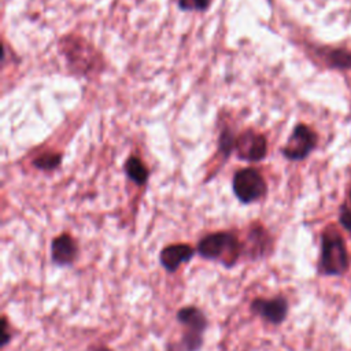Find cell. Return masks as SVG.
Listing matches in <instances>:
<instances>
[{"mask_svg": "<svg viewBox=\"0 0 351 351\" xmlns=\"http://www.w3.org/2000/svg\"><path fill=\"white\" fill-rule=\"evenodd\" d=\"M196 252L204 259L232 267L243 254V244L232 232H214L199 240Z\"/></svg>", "mask_w": 351, "mask_h": 351, "instance_id": "cell-1", "label": "cell"}, {"mask_svg": "<svg viewBox=\"0 0 351 351\" xmlns=\"http://www.w3.org/2000/svg\"><path fill=\"white\" fill-rule=\"evenodd\" d=\"M177 321L184 326L178 343L167 347L166 351H199L203 346V335L208 326L207 317L196 306H184L177 311Z\"/></svg>", "mask_w": 351, "mask_h": 351, "instance_id": "cell-2", "label": "cell"}, {"mask_svg": "<svg viewBox=\"0 0 351 351\" xmlns=\"http://www.w3.org/2000/svg\"><path fill=\"white\" fill-rule=\"evenodd\" d=\"M350 256L341 234L328 228L321 237L319 271L326 276H340L348 270Z\"/></svg>", "mask_w": 351, "mask_h": 351, "instance_id": "cell-3", "label": "cell"}, {"mask_svg": "<svg viewBox=\"0 0 351 351\" xmlns=\"http://www.w3.org/2000/svg\"><path fill=\"white\" fill-rule=\"evenodd\" d=\"M232 186L236 197L244 204L259 200L267 191L262 174L252 167L239 170L233 177Z\"/></svg>", "mask_w": 351, "mask_h": 351, "instance_id": "cell-4", "label": "cell"}, {"mask_svg": "<svg viewBox=\"0 0 351 351\" xmlns=\"http://www.w3.org/2000/svg\"><path fill=\"white\" fill-rule=\"evenodd\" d=\"M317 144V134L308 126L299 123L295 126L282 152L291 160L306 158Z\"/></svg>", "mask_w": 351, "mask_h": 351, "instance_id": "cell-5", "label": "cell"}, {"mask_svg": "<svg viewBox=\"0 0 351 351\" xmlns=\"http://www.w3.org/2000/svg\"><path fill=\"white\" fill-rule=\"evenodd\" d=\"M251 311L271 325H280L288 315V300L278 295L270 299L255 298L250 306Z\"/></svg>", "mask_w": 351, "mask_h": 351, "instance_id": "cell-6", "label": "cell"}, {"mask_svg": "<svg viewBox=\"0 0 351 351\" xmlns=\"http://www.w3.org/2000/svg\"><path fill=\"white\" fill-rule=\"evenodd\" d=\"M234 149L240 159L258 162L266 156L267 143L262 134L250 129L237 137L234 143Z\"/></svg>", "mask_w": 351, "mask_h": 351, "instance_id": "cell-7", "label": "cell"}, {"mask_svg": "<svg viewBox=\"0 0 351 351\" xmlns=\"http://www.w3.org/2000/svg\"><path fill=\"white\" fill-rule=\"evenodd\" d=\"M195 254H196V250L189 244H184V243L170 244L162 248L159 254V262L166 271L174 273L180 269L182 263H188Z\"/></svg>", "mask_w": 351, "mask_h": 351, "instance_id": "cell-8", "label": "cell"}, {"mask_svg": "<svg viewBox=\"0 0 351 351\" xmlns=\"http://www.w3.org/2000/svg\"><path fill=\"white\" fill-rule=\"evenodd\" d=\"M78 255L75 240L69 233H62L51 243V259L56 266H70Z\"/></svg>", "mask_w": 351, "mask_h": 351, "instance_id": "cell-9", "label": "cell"}, {"mask_svg": "<svg viewBox=\"0 0 351 351\" xmlns=\"http://www.w3.org/2000/svg\"><path fill=\"white\" fill-rule=\"evenodd\" d=\"M270 237L265 232V229H254L248 233V240L245 243V252L251 259H258L265 256L270 250Z\"/></svg>", "mask_w": 351, "mask_h": 351, "instance_id": "cell-10", "label": "cell"}, {"mask_svg": "<svg viewBox=\"0 0 351 351\" xmlns=\"http://www.w3.org/2000/svg\"><path fill=\"white\" fill-rule=\"evenodd\" d=\"M322 56L325 62L335 69H351V52L343 48H332L324 51Z\"/></svg>", "mask_w": 351, "mask_h": 351, "instance_id": "cell-11", "label": "cell"}, {"mask_svg": "<svg viewBox=\"0 0 351 351\" xmlns=\"http://www.w3.org/2000/svg\"><path fill=\"white\" fill-rule=\"evenodd\" d=\"M125 171L128 177L137 185L145 184L148 178V170L145 165L137 158V156H130L126 163H125Z\"/></svg>", "mask_w": 351, "mask_h": 351, "instance_id": "cell-12", "label": "cell"}, {"mask_svg": "<svg viewBox=\"0 0 351 351\" xmlns=\"http://www.w3.org/2000/svg\"><path fill=\"white\" fill-rule=\"evenodd\" d=\"M62 162V155L60 154H55V152H48L44 154L41 156H38L34 160V166L41 169V170H53L55 167H58Z\"/></svg>", "mask_w": 351, "mask_h": 351, "instance_id": "cell-13", "label": "cell"}, {"mask_svg": "<svg viewBox=\"0 0 351 351\" xmlns=\"http://www.w3.org/2000/svg\"><path fill=\"white\" fill-rule=\"evenodd\" d=\"M211 0H178V5L184 11H204Z\"/></svg>", "mask_w": 351, "mask_h": 351, "instance_id": "cell-14", "label": "cell"}, {"mask_svg": "<svg viewBox=\"0 0 351 351\" xmlns=\"http://www.w3.org/2000/svg\"><path fill=\"white\" fill-rule=\"evenodd\" d=\"M234 143H236V141L233 140L230 132H228V130L222 132V134H221V137H219V148H221L223 152L228 154L229 151H232L233 147H234Z\"/></svg>", "mask_w": 351, "mask_h": 351, "instance_id": "cell-15", "label": "cell"}, {"mask_svg": "<svg viewBox=\"0 0 351 351\" xmlns=\"http://www.w3.org/2000/svg\"><path fill=\"white\" fill-rule=\"evenodd\" d=\"M339 221H340L341 226L351 234V210L348 207L341 206Z\"/></svg>", "mask_w": 351, "mask_h": 351, "instance_id": "cell-16", "label": "cell"}, {"mask_svg": "<svg viewBox=\"0 0 351 351\" xmlns=\"http://www.w3.org/2000/svg\"><path fill=\"white\" fill-rule=\"evenodd\" d=\"M11 337H12V335L10 330V324H8L7 317L4 315L1 318V347H5L10 343Z\"/></svg>", "mask_w": 351, "mask_h": 351, "instance_id": "cell-17", "label": "cell"}, {"mask_svg": "<svg viewBox=\"0 0 351 351\" xmlns=\"http://www.w3.org/2000/svg\"><path fill=\"white\" fill-rule=\"evenodd\" d=\"M350 197H351V193H350Z\"/></svg>", "mask_w": 351, "mask_h": 351, "instance_id": "cell-18", "label": "cell"}]
</instances>
